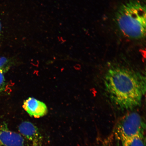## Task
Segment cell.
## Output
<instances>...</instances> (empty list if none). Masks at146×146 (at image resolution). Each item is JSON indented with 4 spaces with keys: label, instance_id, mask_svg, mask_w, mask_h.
Returning <instances> with one entry per match:
<instances>
[{
    "label": "cell",
    "instance_id": "cell-9",
    "mask_svg": "<svg viewBox=\"0 0 146 146\" xmlns=\"http://www.w3.org/2000/svg\"><path fill=\"white\" fill-rule=\"evenodd\" d=\"M6 83L4 74L0 72V94L3 92L5 89Z\"/></svg>",
    "mask_w": 146,
    "mask_h": 146
},
{
    "label": "cell",
    "instance_id": "cell-7",
    "mask_svg": "<svg viewBox=\"0 0 146 146\" xmlns=\"http://www.w3.org/2000/svg\"><path fill=\"white\" fill-rule=\"evenodd\" d=\"M121 146H145L143 135L137 136L121 142Z\"/></svg>",
    "mask_w": 146,
    "mask_h": 146
},
{
    "label": "cell",
    "instance_id": "cell-8",
    "mask_svg": "<svg viewBox=\"0 0 146 146\" xmlns=\"http://www.w3.org/2000/svg\"><path fill=\"white\" fill-rule=\"evenodd\" d=\"M11 66L10 60L4 56L0 57V72L4 74L8 72Z\"/></svg>",
    "mask_w": 146,
    "mask_h": 146
},
{
    "label": "cell",
    "instance_id": "cell-6",
    "mask_svg": "<svg viewBox=\"0 0 146 146\" xmlns=\"http://www.w3.org/2000/svg\"><path fill=\"white\" fill-rule=\"evenodd\" d=\"M23 107L31 116L39 118L47 113V108L43 102L34 98H29L24 102Z\"/></svg>",
    "mask_w": 146,
    "mask_h": 146
},
{
    "label": "cell",
    "instance_id": "cell-4",
    "mask_svg": "<svg viewBox=\"0 0 146 146\" xmlns=\"http://www.w3.org/2000/svg\"><path fill=\"white\" fill-rule=\"evenodd\" d=\"M20 134L32 146H43V139L37 127L30 122L25 121L19 125Z\"/></svg>",
    "mask_w": 146,
    "mask_h": 146
},
{
    "label": "cell",
    "instance_id": "cell-10",
    "mask_svg": "<svg viewBox=\"0 0 146 146\" xmlns=\"http://www.w3.org/2000/svg\"><path fill=\"white\" fill-rule=\"evenodd\" d=\"M1 21H0V34H1Z\"/></svg>",
    "mask_w": 146,
    "mask_h": 146
},
{
    "label": "cell",
    "instance_id": "cell-5",
    "mask_svg": "<svg viewBox=\"0 0 146 146\" xmlns=\"http://www.w3.org/2000/svg\"><path fill=\"white\" fill-rule=\"evenodd\" d=\"M25 143L21 134L10 130L6 123L0 124V146H25Z\"/></svg>",
    "mask_w": 146,
    "mask_h": 146
},
{
    "label": "cell",
    "instance_id": "cell-3",
    "mask_svg": "<svg viewBox=\"0 0 146 146\" xmlns=\"http://www.w3.org/2000/svg\"><path fill=\"white\" fill-rule=\"evenodd\" d=\"M145 127V122L141 115L135 111H129L118 120L116 131L121 142L143 135Z\"/></svg>",
    "mask_w": 146,
    "mask_h": 146
},
{
    "label": "cell",
    "instance_id": "cell-1",
    "mask_svg": "<svg viewBox=\"0 0 146 146\" xmlns=\"http://www.w3.org/2000/svg\"><path fill=\"white\" fill-rule=\"evenodd\" d=\"M105 89L111 103L121 111L140 106L146 92V78L141 72L122 65L111 66L104 77Z\"/></svg>",
    "mask_w": 146,
    "mask_h": 146
},
{
    "label": "cell",
    "instance_id": "cell-2",
    "mask_svg": "<svg viewBox=\"0 0 146 146\" xmlns=\"http://www.w3.org/2000/svg\"><path fill=\"white\" fill-rule=\"evenodd\" d=\"M145 3L140 0H129L119 7L115 16L118 30L126 37L139 40L146 34Z\"/></svg>",
    "mask_w": 146,
    "mask_h": 146
}]
</instances>
